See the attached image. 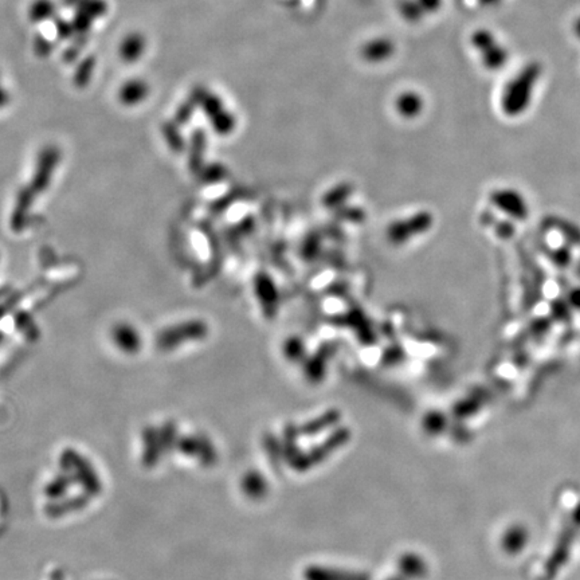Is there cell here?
Listing matches in <instances>:
<instances>
[{"label": "cell", "mask_w": 580, "mask_h": 580, "mask_svg": "<svg viewBox=\"0 0 580 580\" xmlns=\"http://www.w3.org/2000/svg\"><path fill=\"white\" fill-rule=\"evenodd\" d=\"M540 78L542 66L532 62L525 64L507 84L501 96V109L508 117L521 116L528 110Z\"/></svg>", "instance_id": "cell-1"}, {"label": "cell", "mask_w": 580, "mask_h": 580, "mask_svg": "<svg viewBox=\"0 0 580 580\" xmlns=\"http://www.w3.org/2000/svg\"><path fill=\"white\" fill-rule=\"evenodd\" d=\"M490 202L501 213L515 221H525L529 215V207L525 197L512 189L496 190L490 195Z\"/></svg>", "instance_id": "cell-2"}, {"label": "cell", "mask_w": 580, "mask_h": 580, "mask_svg": "<svg viewBox=\"0 0 580 580\" xmlns=\"http://www.w3.org/2000/svg\"><path fill=\"white\" fill-rule=\"evenodd\" d=\"M575 32L579 35L580 38V18L577 21V23H575Z\"/></svg>", "instance_id": "cell-4"}, {"label": "cell", "mask_w": 580, "mask_h": 580, "mask_svg": "<svg viewBox=\"0 0 580 580\" xmlns=\"http://www.w3.org/2000/svg\"><path fill=\"white\" fill-rule=\"evenodd\" d=\"M567 302H568L570 308L579 309L580 311V288H575V289L570 291L568 298H567Z\"/></svg>", "instance_id": "cell-3"}]
</instances>
